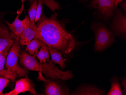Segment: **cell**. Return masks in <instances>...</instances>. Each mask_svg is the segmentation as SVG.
Here are the masks:
<instances>
[{"label": "cell", "mask_w": 126, "mask_h": 95, "mask_svg": "<svg viewBox=\"0 0 126 95\" xmlns=\"http://www.w3.org/2000/svg\"><path fill=\"white\" fill-rule=\"evenodd\" d=\"M108 95H122L121 86L118 81L116 80L111 81V86L110 90L108 93Z\"/></svg>", "instance_id": "19"}, {"label": "cell", "mask_w": 126, "mask_h": 95, "mask_svg": "<svg viewBox=\"0 0 126 95\" xmlns=\"http://www.w3.org/2000/svg\"><path fill=\"white\" fill-rule=\"evenodd\" d=\"M36 57L23 51L20 55V64L28 70L42 73L45 76L53 80H66L73 78V75L70 71H63L51 60L49 62L41 63L38 62Z\"/></svg>", "instance_id": "2"}, {"label": "cell", "mask_w": 126, "mask_h": 95, "mask_svg": "<svg viewBox=\"0 0 126 95\" xmlns=\"http://www.w3.org/2000/svg\"><path fill=\"white\" fill-rule=\"evenodd\" d=\"M44 43L37 38H33L31 42L27 46L26 51L28 52L30 54L36 57L39 49L41 48Z\"/></svg>", "instance_id": "16"}, {"label": "cell", "mask_w": 126, "mask_h": 95, "mask_svg": "<svg viewBox=\"0 0 126 95\" xmlns=\"http://www.w3.org/2000/svg\"><path fill=\"white\" fill-rule=\"evenodd\" d=\"M38 79L45 82V93L47 95H67L69 92L62 88L57 83L53 81L47 80L43 77L42 73L39 72Z\"/></svg>", "instance_id": "8"}, {"label": "cell", "mask_w": 126, "mask_h": 95, "mask_svg": "<svg viewBox=\"0 0 126 95\" xmlns=\"http://www.w3.org/2000/svg\"><path fill=\"white\" fill-rule=\"evenodd\" d=\"M49 54L51 55V61L56 64H59L62 69L65 68V59L62 56V53L57 50L56 49L47 46Z\"/></svg>", "instance_id": "15"}, {"label": "cell", "mask_w": 126, "mask_h": 95, "mask_svg": "<svg viewBox=\"0 0 126 95\" xmlns=\"http://www.w3.org/2000/svg\"><path fill=\"white\" fill-rule=\"evenodd\" d=\"M22 2V7H21V8L22 9H24V2L26 0H21Z\"/></svg>", "instance_id": "24"}, {"label": "cell", "mask_w": 126, "mask_h": 95, "mask_svg": "<svg viewBox=\"0 0 126 95\" xmlns=\"http://www.w3.org/2000/svg\"><path fill=\"white\" fill-rule=\"evenodd\" d=\"M36 23V38L46 45L64 54H70L74 49L76 45L75 39L58 20L56 13L49 18L42 13Z\"/></svg>", "instance_id": "1"}, {"label": "cell", "mask_w": 126, "mask_h": 95, "mask_svg": "<svg viewBox=\"0 0 126 95\" xmlns=\"http://www.w3.org/2000/svg\"><path fill=\"white\" fill-rule=\"evenodd\" d=\"M122 86L124 88V94L126 95V79H123L122 80Z\"/></svg>", "instance_id": "21"}, {"label": "cell", "mask_w": 126, "mask_h": 95, "mask_svg": "<svg viewBox=\"0 0 126 95\" xmlns=\"http://www.w3.org/2000/svg\"><path fill=\"white\" fill-rule=\"evenodd\" d=\"M112 28L116 34L123 37H126V17L117 9L115 18L112 24Z\"/></svg>", "instance_id": "10"}, {"label": "cell", "mask_w": 126, "mask_h": 95, "mask_svg": "<svg viewBox=\"0 0 126 95\" xmlns=\"http://www.w3.org/2000/svg\"><path fill=\"white\" fill-rule=\"evenodd\" d=\"M105 91L93 86L83 85L80 86L72 93V95H103Z\"/></svg>", "instance_id": "13"}, {"label": "cell", "mask_w": 126, "mask_h": 95, "mask_svg": "<svg viewBox=\"0 0 126 95\" xmlns=\"http://www.w3.org/2000/svg\"><path fill=\"white\" fill-rule=\"evenodd\" d=\"M26 92H30L31 94H37L34 84L28 76L16 81L15 87L13 90L6 93L4 95H17L21 93Z\"/></svg>", "instance_id": "6"}, {"label": "cell", "mask_w": 126, "mask_h": 95, "mask_svg": "<svg viewBox=\"0 0 126 95\" xmlns=\"http://www.w3.org/2000/svg\"><path fill=\"white\" fill-rule=\"evenodd\" d=\"M24 9H20L18 12V15L16 16L14 22L12 24L9 23L8 21H5L6 23L7 24L9 29L11 32H12L16 36L19 37L24 29V27L22 20L19 19L20 15L22 14Z\"/></svg>", "instance_id": "14"}, {"label": "cell", "mask_w": 126, "mask_h": 95, "mask_svg": "<svg viewBox=\"0 0 126 95\" xmlns=\"http://www.w3.org/2000/svg\"><path fill=\"white\" fill-rule=\"evenodd\" d=\"M126 0L124 2L122 3L121 5V7L122 8V9H123L124 10L125 12H126Z\"/></svg>", "instance_id": "22"}, {"label": "cell", "mask_w": 126, "mask_h": 95, "mask_svg": "<svg viewBox=\"0 0 126 95\" xmlns=\"http://www.w3.org/2000/svg\"><path fill=\"white\" fill-rule=\"evenodd\" d=\"M37 9L35 19V23L39 20L42 13V5L45 4L53 12H55L56 10H58L60 8L58 3L56 2L55 0H37Z\"/></svg>", "instance_id": "12"}, {"label": "cell", "mask_w": 126, "mask_h": 95, "mask_svg": "<svg viewBox=\"0 0 126 95\" xmlns=\"http://www.w3.org/2000/svg\"><path fill=\"white\" fill-rule=\"evenodd\" d=\"M90 3L91 7L98 10L105 19L113 16L116 9L114 0H93Z\"/></svg>", "instance_id": "5"}, {"label": "cell", "mask_w": 126, "mask_h": 95, "mask_svg": "<svg viewBox=\"0 0 126 95\" xmlns=\"http://www.w3.org/2000/svg\"><path fill=\"white\" fill-rule=\"evenodd\" d=\"M16 36L7 27L0 25V53L7 47H11Z\"/></svg>", "instance_id": "9"}, {"label": "cell", "mask_w": 126, "mask_h": 95, "mask_svg": "<svg viewBox=\"0 0 126 95\" xmlns=\"http://www.w3.org/2000/svg\"><path fill=\"white\" fill-rule=\"evenodd\" d=\"M37 1L36 0L34 1L28 10L30 26L32 28L34 29H36V28L35 22V19L37 9Z\"/></svg>", "instance_id": "17"}, {"label": "cell", "mask_w": 126, "mask_h": 95, "mask_svg": "<svg viewBox=\"0 0 126 95\" xmlns=\"http://www.w3.org/2000/svg\"><path fill=\"white\" fill-rule=\"evenodd\" d=\"M93 29L95 34V47L96 51H102L112 43V33L106 27L95 24L93 25Z\"/></svg>", "instance_id": "4"}, {"label": "cell", "mask_w": 126, "mask_h": 95, "mask_svg": "<svg viewBox=\"0 0 126 95\" xmlns=\"http://www.w3.org/2000/svg\"><path fill=\"white\" fill-rule=\"evenodd\" d=\"M11 47H8L0 53V76L6 77L14 82L17 75L15 72L4 69L7 55Z\"/></svg>", "instance_id": "11"}, {"label": "cell", "mask_w": 126, "mask_h": 95, "mask_svg": "<svg viewBox=\"0 0 126 95\" xmlns=\"http://www.w3.org/2000/svg\"><path fill=\"white\" fill-rule=\"evenodd\" d=\"M19 37L16 36L7 55L5 68L7 70L15 72L19 76H24L27 75L28 71L18 64V59L21 53Z\"/></svg>", "instance_id": "3"}, {"label": "cell", "mask_w": 126, "mask_h": 95, "mask_svg": "<svg viewBox=\"0 0 126 95\" xmlns=\"http://www.w3.org/2000/svg\"><path fill=\"white\" fill-rule=\"evenodd\" d=\"M49 55V52L47 46L44 44L40 48L36 57L39 59L40 63H43L47 62V60L50 59Z\"/></svg>", "instance_id": "18"}, {"label": "cell", "mask_w": 126, "mask_h": 95, "mask_svg": "<svg viewBox=\"0 0 126 95\" xmlns=\"http://www.w3.org/2000/svg\"><path fill=\"white\" fill-rule=\"evenodd\" d=\"M22 22L24 25V29L20 36V42L22 46H27L32 39L34 38H36V30L32 29L30 27L28 16L26 15L24 19L22 20Z\"/></svg>", "instance_id": "7"}, {"label": "cell", "mask_w": 126, "mask_h": 95, "mask_svg": "<svg viewBox=\"0 0 126 95\" xmlns=\"http://www.w3.org/2000/svg\"><path fill=\"white\" fill-rule=\"evenodd\" d=\"M124 0H114V2L115 4V7L116 8L118 4L121 3V2H122Z\"/></svg>", "instance_id": "23"}, {"label": "cell", "mask_w": 126, "mask_h": 95, "mask_svg": "<svg viewBox=\"0 0 126 95\" xmlns=\"http://www.w3.org/2000/svg\"><path fill=\"white\" fill-rule=\"evenodd\" d=\"M29 0L31 3H32L34 1H36V0L37 1V0Z\"/></svg>", "instance_id": "25"}, {"label": "cell", "mask_w": 126, "mask_h": 95, "mask_svg": "<svg viewBox=\"0 0 126 95\" xmlns=\"http://www.w3.org/2000/svg\"><path fill=\"white\" fill-rule=\"evenodd\" d=\"M10 82L9 79L6 77H0V95H3V91L5 87L8 86V84Z\"/></svg>", "instance_id": "20"}]
</instances>
